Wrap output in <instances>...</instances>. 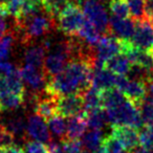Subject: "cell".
Segmentation results:
<instances>
[{
	"mask_svg": "<svg viewBox=\"0 0 153 153\" xmlns=\"http://www.w3.org/2000/svg\"><path fill=\"white\" fill-rule=\"evenodd\" d=\"M94 60L79 56L70 60L61 72L51 76L45 86L49 96L59 98L74 92H83L91 86Z\"/></svg>",
	"mask_w": 153,
	"mask_h": 153,
	"instance_id": "1",
	"label": "cell"
},
{
	"mask_svg": "<svg viewBox=\"0 0 153 153\" xmlns=\"http://www.w3.org/2000/svg\"><path fill=\"white\" fill-rule=\"evenodd\" d=\"M111 125H123L140 129L144 126L140 109L129 99H124L119 104L105 109Z\"/></svg>",
	"mask_w": 153,
	"mask_h": 153,
	"instance_id": "2",
	"label": "cell"
},
{
	"mask_svg": "<svg viewBox=\"0 0 153 153\" xmlns=\"http://www.w3.org/2000/svg\"><path fill=\"white\" fill-rule=\"evenodd\" d=\"M58 27L68 36H76L85 22L82 9L76 3L68 2L63 11L58 16Z\"/></svg>",
	"mask_w": 153,
	"mask_h": 153,
	"instance_id": "3",
	"label": "cell"
},
{
	"mask_svg": "<svg viewBox=\"0 0 153 153\" xmlns=\"http://www.w3.org/2000/svg\"><path fill=\"white\" fill-rule=\"evenodd\" d=\"M53 24V19H51L49 16L45 17L40 14H37L20 23H17V25L19 30L23 32L22 40L24 42H30L46 35L51 30Z\"/></svg>",
	"mask_w": 153,
	"mask_h": 153,
	"instance_id": "4",
	"label": "cell"
},
{
	"mask_svg": "<svg viewBox=\"0 0 153 153\" xmlns=\"http://www.w3.org/2000/svg\"><path fill=\"white\" fill-rule=\"evenodd\" d=\"M82 11L85 19L101 34H109L108 13L101 0H85Z\"/></svg>",
	"mask_w": 153,
	"mask_h": 153,
	"instance_id": "5",
	"label": "cell"
},
{
	"mask_svg": "<svg viewBox=\"0 0 153 153\" xmlns=\"http://www.w3.org/2000/svg\"><path fill=\"white\" fill-rule=\"evenodd\" d=\"M115 88L123 92V94L127 99L131 100L138 107L143 103V101L147 97V82L143 80L131 79L127 78V76H117L115 81Z\"/></svg>",
	"mask_w": 153,
	"mask_h": 153,
	"instance_id": "6",
	"label": "cell"
},
{
	"mask_svg": "<svg viewBox=\"0 0 153 153\" xmlns=\"http://www.w3.org/2000/svg\"><path fill=\"white\" fill-rule=\"evenodd\" d=\"M94 47L96 49L94 53V59L92 67H103L107 60L121 53L120 39L108 34H106L104 37H101L100 41Z\"/></svg>",
	"mask_w": 153,
	"mask_h": 153,
	"instance_id": "7",
	"label": "cell"
},
{
	"mask_svg": "<svg viewBox=\"0 0 153 153\" xmlns=\"http://www.w3.org/2000/svg\"><path fill=\"white\" fill-rule=\"evenodd\" d=\"M131 43L135 47L150 51L153 47V23L148 17L135 21V28Z\"/></svg>",
	"mask_w": 153,
	"mask_h": 153,
	"instance_id": "8",
	"label": "cell"
},
{
	"mask_svg": "<svg viewBox=\"0 0 153 153\" xmlns=\"http://www.w3.org/2000/svg\"><path fill=\"white\" fill-rule=\"evenodd\" d=\"M84 108L83 94L81 92L66 94L58 98L57 113L63 117H70L81 112Z\"/></svg>",
	"mask_w": 153,
	"mask_h": 153,
	"instance_id": "9",
	"label": "cell"
},
{
	"mask_svg": "<svg viewBox=\"0 0 153 153\" xmlns=\"http://www.w3.org/2000/svg\"><path fill=\"white\" fill-rule=\"evenodd\" d=\"M26 134L41 143H49L51 140V130L48 125H46V121L36 113L28 117L26 122Z\"/></svg>",
	"mask_w": 153,
	"mask_h": 153,
	"instance_id": "10",
	"label": "cell"
},
{
	"mask_svg": "<svg viewBox=\"0 0 153 153\" xmlns=\"http://www.w3.org/2000/svg\"><path fill=\"white\" fill-rule=\"evenodd\" d=\"M20 74H21L22 81L25 82L27 86L35 92H40L41 90L45 89L46 86V74L43 72V70H39L34 66L25 65L21 68Z\"/></svg>",
	"mask_w": 153,
	"mask_h": 153,
	"instance_id": "11",
	"label": "cell"
},
{
	"mask_svg": "<svg viewBox=\"0 0 153 153\" xmlns=\"http://www.w3.org/2000/svg\"><path fill=\"white\" fill-rule=\"evenodd\" d=\"M111 127H112L111 134L114 135L122 143L126 151L131 152L133 149H135L140 145L137 129L123 125H111Z\"/></svg>",
	"mask_w": 153,
	"mask_h": 153,
	"instance_id": "12",
	"label": "cell"
},
{
	"mask_svg": "<svg viewBox=\"0 0 153 153\" xmlns=\"http://www.w3.org/2000/svg\"><path fill=\"white\" fill-rule=\"evenodd\" d=\"M135 21L130 18L112 17L109 19V32H112L113 36L122 40H130L134 34Z\"/></svg>",
	"mask_w": 153,
	"mask_h": 153,
	"instance_id": "13",
	"label": "cell"
},
{
	"mask_svg": "<svg viewBox=\"0 0 153 153\" xmlns=\"http://www.w3.org/2000/svg\"><path fill=\"white\" fill-rule=\"evenodd\" d=\"M0 92H12L20 96L25 94V89L19 69L15 68L11 74L0 76Z\"/></svg>",
	"mask_w": 153,
	"mask_h": 153,
	"instance_id": "14",
	"label": "cell"
},
{
	"mask_svg": "<svg viewBox=\"0 0 153 153\" xmlns=\"http://www.w3.org/2000/svg\"><path fill=\"white\" fill-rule=\"evenodd\" d=\"M117 74H113L105 66L103 67H92L91 86L99 90L108 89L115 87Z\"/></svg>",
	"mask_w": 153,
	"mask_h": 153,
	"instance_id": "15",
	"label": "cell"
},
{
	"mask_svg": "<svg viewBox=\"0 0 153 153\" xmlns=\"http://www.w3.org/2000/svg\"><path fill=\"white\" fill-rule=\"evenodd\" d=\"M88 125L84 112H80L74 117H68L66 123V140H79L86 132Z\"/></svg>",
	"mask_w": 153,
	"mask_h": 153,
	"instance_id": "16",
	"label": "cell"
},
{
	"mask_svg": "<svg viewBox=\"0 0 153 153\" xmlns=\"http://www.w3.org/2000/svg\"><path fill=\"white\" fill-rule=\"evenodd\" d=\"M57 101L58 98L49 94L48 98L38 99L34 107L35 113L47 122L51 117L57 114Z\"/></svg>",
	"mask_w": 153,
	"mask_h": 153,
	"instance_id": "17",
	"label": "cell"
},
{
	"mask_svg": "<svg viewBox=\"0 0 153 153\" xmlns=\"http://www.w3.org/2000/svg\"><path fill=\"white\" fill-rule=\"evenodd\" d=\"M105 67L117 76H127L131 69V62L124 53H120L105 62Z\"/></svg>",
	"mask_w": 153,
	"mask_h": 153,
	"instance_id": "18",
	"label": "cell"
},
{
	"mask_svg": "<svg viewBox=\"0 0 153 153\" xmlns=\"http://www.w3.org/2000/svg\"><path fill=\"white\" fill-rule=\"evenodd\" d=\"M76 36L81 39L82 41H84L88 46L94 47L98 44L99 41H100L101 37H102V34H101L91 23H89V22L85 19V22L83 23L82 27L80 28V30L78 32V34H76Z\"/></svg>",
	"mask_w": 153,
	"mask_h": 153,
	"instance_id": "19",
	"label": "cell"
},
{
	"mask_svg": "<svg viewBox=\"0 0 153 153\" xmlns=\"http://www.w3.org/2000/svg\"><path fill=\"white\" fill-rule=\"evenodd\" d=\"M83 112L90 129H102L105 124L108 122L106 111L103 107H98L87 111L84 110Z\"/></svg>",
	"mask_w": 153,
	"mask_h": 153,
	"instance_id": "20",
	"label": "cell"
},
{
	"mask_svg": "<svg viewBox=\"0 0 153 153\" xmlns=\"http://www.w3.org/2000/svg\"><path fill=\"white\" fill-rule=\"evenodd\" d=\"M45 59V48L43 45L28 47L24 53V62L25 64L34 66L39 69H42Z\"/></svg>",
	"mask_w": 153,
	"mask_h": 153,
	"instance_id": "21",
	"label": "cell"
},
{
	"mask_svg": "<svg viewBox=\"0 0 153 153\" xmlns=\"http://www.w3.org/2000/svg\"><path fill=\"white\" fill-rule=\"evenodd\" d=\"M24 103V96L0 92V111H13L20 108Z\"/></svg>",
	"mask_w": 153,
	"mask_h": 153,
	"instance_id": "22",
	"label": "cell"
},
{
	"mask_svg": "<svg viewBox=\"0 0 153 153\" xmlns=\"http://www.w3.org/2000/svg\"><path fill=\"white\" fill-rule=\"evenodd\" d=\"M103 133L101 129H91L88 132H85L82 136V145L87 150L94 151L102 145L103 142Z\"/></svg>",
	"mask_w": 153,
	"mask_h": 153,
	"instance_id": "23",
	"label": "cell"
},
{
	"mask_svg": "<svg viewBox=\"0 0 153 153\" xmlns=\"http://www.w3.org/2000/svg\"><path fill=\"white\" fill-rule=\"evenodd\" d=\"M68 2H69L68 0H41V7L47 14V16L55 20Z\"/></svg>",
	"mask_w": 153,
	"mask_h": 153,
	"instance_id": "24",
	"label": "cell"
},
{
	"mask_svg": "<svg viewBox=\"0 0 153 153\" xmlns=\"http://www.w3.org/2000/svg\"><path fill=\"white\" fill-rule=\"evenodd\" d=\"M84 100V110H91V109L102 107L101 104V90L90 86L88 89L82 92Z\"/></svg>",
	"mask_w": 153,
	"mask_h": 153,
	"instance_id": "25",
	"label": "cell"
},
{
	"mask_svg": "<svg viewBox=\"0 0 153 153\" xmlns=\"http://www.w3.org/2000/svg\"><path fill=\"white\" fill-rule=\"evenodd\" d=\"M48 123V128L51 132L56 135L57 137L63 138L66 133V122L65 117H63L60 114H55L47 121Z\"/></svg>",
	"mask_w": 153,
	"mask_h": 153,
	"instance_id": "26",
	"label": "cell"
},
{
	"mask_svg": "<svg viewBox=\"0 0 153 153\" xmlns=\"http://www.w3.org/2000/svg\"><path fill=\"white\" fill-rule=\"evenodd\" d=\"M109 10L112 16L117 18H130V11L125 0H110Z\"/></svg>",
	"mask_w": 153,
	"mask_h": 153,
	"instance_id": "27",
	"label": "cell"
},
{
	"mask_svg": "<svg viewBox=\"0 0 153 153\" xmlns=\"http://www.w3.org/2000/svg\"><path fill=\"white\" fill-rule=\"evenodd\" d=\"M4 127L15 136H24L26 134V123L21 117H15L10 119Z\"/></svg>",
	"mask_w": 153,
	"mask_h": 153,
	"instance_id": "28",
	"label": "cell"
},
{
	"mask_svg": "<svg viewBox=\"0 0 153 153\" xmlns=\"http://www.w3.org/2000/svg\"><path fill=\"white\" fill-rule=\"evenodd\" d=\"M15 37L12 33H7L0 39V61H7L10 57Z\"/></svg>",
	"mask_w": 153,
	"mask_h": 153,
	"instance_id": "29",
	"label": "cell"
},
{
	"mask_svg": "<svg viewBox=\"0 0 153 153\" xmlns=\"http://www.w3.org/2000/svg\"><path fill=\"white\" fill-rule=\"evenodd\" d=\"M143 121L146 125H153V97H146L140 106Z\"/></svg>",
	"mask_w": 153,
	"mask_h": 153,
	"instance_id": "30",
	"label": "cell"
},
{
	"mask_svg": "<svg viewBox=\"0 0 153 153\" xmlns=\"http://www.w3.org/2000/svg\"><path fill=\"white\" fill-rule=\"evenodd\" d=\"M140 145L144 148H153V125H145L138 133Z\"/></svg>",
	"mask_w": 153,
	"mask_h": 153,
	"instance_id": "31",
	"label": "cell"
},
{
	"mask_svg": "<svg viewBox=\"0 0 153 153\" xmlns=\"http://www.w3.org/2000/svg\"><path fill=\"white\" fill-rule=\"evenodd\" d=\"M102 144L108 149V151L110 153H125L126 152V149L124 148L122 143L120 142L114 135H112V134H110V135L103 138Z\"/></svg>",
	"mask_w": 153,
	"mask_h": 153,
	"instance_id": "32",
	"label": "cell"
},
{
	"mask_svg": "<svg viewBox=\"0 0 153 153\" xmlns=\"http://www.w3.org/2000/svg\"><path fill=\"white\" fill-rule=\"evenodd\" d=\"M24 2H25V0H7V2L3 5H4L7 14L17 19L21 13Z\"/></svg>",
	"mask_w": 153,
	"mask_h": 153,
	"instance_id": "33",
	"label": "cell"
},
{
	"mask_svg": "<svg viewBox=\"0 0 153 153\" xmlns=\"http://www.w3.org/2000/svg\"><path fill=\"white\" fill-rule=\"evenodd\" d=\"M14 143H15V135L4 126L0 125V149L12 146Z\"/></svg>",
	"mask_w": 153,
	"mask_h": 153,
	"instance_id": "34",
	"label": "cell"
},
{
	"mask_svg": "<svg viewBox=\"0 0 153 153\" xmlns=\"http://www.w3.org/2000/svg\"><path fill=\"white\" fill-rule=\"evenodd\" d=\"M24 153H47V147L39 140H28L24 145Z\"/></svg>",
	"mask_w": 153,
	"mask_h": 153,
	"instance_id": "35",
	"label": "cell"
},
{
	"mask_svg": "<svg viewBox=\"0 0 153 153\" xmlns=\"http://www.w3.org/2000/svg\"><path fill=\"white\" fill-rule=\"evenodd\" d=\"M82 143L79 140H66L62 142V149L64 153H78L82 150Z\"/></svg>",
	"mask_w": 153,
	"mask_h": 153,
	"instance_id": "36",
	"label": "cell"
},
{
	"mask_svg": "<svg viewBox=\"0 0 153 153\" xmlns=\"http://www.w3.org/2000/svg\"><path fill=\"white\" fill-rule=\"evenodd\" d=\"M14 69H15V67H14L13 64L9 63L7 61H0V76L11 74Z\"/></svg>",
	"mask_w": 153,
	"mask_h": 153,
	"instance_id": "37",
	"label": "cell"
},
{
	"mask_svg": "<svg viewBox=\"0 0 153 153\" xmlns=\"http://www.w3.org/2000/svg\"><path fill=\"white\" fill-rule=\"evenodd\" d=\"M145 13L146 17L150 19V21L153 23V0H147L145 3Z\"/></svg>",
	"mask_w": 153,
	"mask_h": 153,
	"instance_id": "38",
	"label": "cell"
},
{
	"mask_svg": "<svg viewBox=\"0 0 153 153\" xmlns=\"http://www.w3.org/2000/svg\"><path fill=\"white\" fill-rule=\"evenodd\" d=\"M0 153H24V150L19 146L16 145H12L7 148L0 149Z\"/></svg>",
	"mask_w": 153,
	"mask_h": 153,
	"instance_id": "39",
	"label": "cell"
},
{
	"mask_svg": "<svg viewBox=\"0 0 153 153\" xmlns=\"http://www.w3.org/2000/svg\"><path fill=\"white\" fill-rule=\"evenodd\" d=\"M47 153H64L62 146L57 143H48L47 146Z\"/></svg>",
	"mask_w": 153,
	"mask_h": 153,
	"instance_id": "40",
	"label": "cell"
},
{
	"mask_svg": "<svg viewBox=\"0 0 153 153\" xmlns=\"http://www.w3.org/2000/svg\"><path fill=\"white\" fill-rule=\"evenodd\" d=\"M7 24L5 22L4 18H0V39L7 34Z\"/></svg>",
	"mask_w": 153,
	"mask_h": 153,
	"instance_id": "41",
	"label": "cell"
},
{
	"mask_svg": "<svg viewBox=\"0 0 153 153\" xmlns=\"http://www.w3.org/2000/svg\"><path fill=\"white\" fill-rule=\"evenodd\" d=\"M94 153H110V152H109L108 149H107L106 147H105L104 145L102 144L98 149H97V150L94 151Z\"/></svg>",
	"mask_w": 153,
	"mask_h": 153,
	"instance_id": "42",
	"label": "cell"
},
{
	"mask_svg": "<svg viewBox=\"0 0 153 153\" xmlns=\"http://www.w3.org/2000/svg\"><path fill=\"white\" fill-rule=\"evenodd\" d=\"M7 16H9V14H7V10H5L4 5L0 4V18H5Z\"/></svg>",
	"mask_w": 153,
	"mask_h": 153,
	"instance_id": "43",
	"label": "cell"
},
{
	"mask_svg": "<svg viewBox=\"0 0 153 153\" xmlns=\"http://www.w3.org/2000/svg\"><path fill=\"white\" fill-rule=\"evenodd\" d=\"M7 2V0H0V4H4Z\"/></svg>",
	"mask_w": 153,
	"mask_h": 153,
	"instance_id": "44",
	"label": "cell"
},
{
	"mask_svg": "<svg viewBox=\"0 0 153 153\" xmlns=\"http://www.w3.org/2000/svg\"><path fill=\"white\" fill-rule=\"evenodd\" d=\"M30 1H35V2H39V3H41V0H30Z\"/></svg>",
	"mask_w": 153,
	"mask_h": 153,
	"instance_id": "45",
	"label": "cell"
},
{
	"mask_svg": "<svg viewBox=\"0 0 153 153\" xmlns=\"http://www.w3.org/2000/svg\"><path fill=\"white\" fill-rule=\"evenodd\" d=\"M78 153H88V152H86V151H83V150H81L80 152H78Z\"/></svg>",
	"mask_w": 153,
	"mask_h": 153,
	"instance_id": "46",
	"label": "cell"
},
{
	"mask_svg": "<svg viewBox=\"0 0 153 153\" xmlns=\"http://www.w3.org/2000/svg\"><path fill=\"white\" fill-rule=\"evenodd\" d=\"M150 53H151V55H152V57H153V47H152V48H151Z\"/></svg>",
	"mask_w": 153,
	"mask_h": 153,
	"instance_id": "47",
	"label": "cell"
},
{
	"mask_svg": "<svg viewBox=\"0 0 153 153\" xmlns=\"http://www.w3.org/2000/svg\"><path fill=\"white\" fill-rule=\"evenodd\" d=\"M151 79H153V71H152V78H151Z\"/></svg>",
	"mask_w": 153,
	"mask_h": 153,
	"instance_id": "48",
	"label": "cell"
},
{
	"mask_svg": "<svg viewBox=\"0 0 153 153\" xmlns=\"http://www.w3.org/2000/svg\"><path fill=\"white\" fill-rule=\"evenodd\" d=\"M76 1H81V0H76Z\"/></svg>",
	"mask_w": 153,
	"mask_h": 153,
	"instance_id": "49",
	"label": "cell"
}]
</instances>
